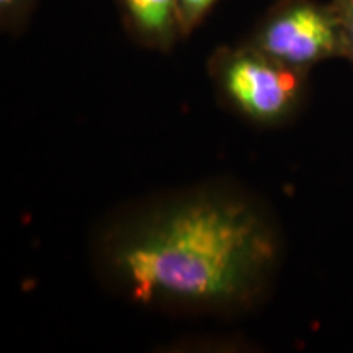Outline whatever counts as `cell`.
<instances>
[{
  "label": "cell",
  "instance_id": "cell-1",
  "mask_svg": "<svg viewBox=\"0 0 353 353\" xmlns=\"http://www.w3.org/2000/svg\"><path fill=\"white\" fill-rule=\"evenodd\" d=\"M276 255L275 231L255 203L216 190L159 205L107 245L110 272L131 299L203 311L254 301Z\"/></svg>",
  "mask_w": 353,
  "mask_h": 353
},
{
  "label": "cell",
  "instance_id": "cell-2",
  "mask_svg": "<svg viewBox=\"0 0 353 353\" xmlns=\"http://www.w3.org/2000/svg\"><path fill=\"white\" fill-rule=\"evenodd\" d=\"M208 68L228 107L257 125H280L303 100L307 72L278 63L249 43L216 50Z\"/></svg>",
  "mask_w": 353,
  "mask_h": 353
},
{
  "label": "cell",
  "instance_id": "cell-3",
  "mask_svg": "<svg viewBox=\"0 0 353 353\" xmlns=\"http://www.w3.org/2000/svg\"><path fill=\"white\" fill-rule=\"evenodd\" d=\"M247 43L303 72L335 57L347 59L342 21L330 2L278 0Z\"/></svg>",
  "mask_w": 353,
  "mask_h": 353
},
{
  "label": "cell",
  "instance_id": "cell-4",
  "mask_svg": "<svg viewBox=\"0 0 353 353\" xmlns=\"http://www.w3.org/2000/svg\"><path fill=\"white\" fill-rule=\"evenodd\" d=\"M123 21L145 48L169 51L182 37L176 0H118Z\"/></svg>",
  "mask_w": 353,
  "mask_h": 353
},
{
  "label": "cell",
  "instance_id": "cell-5",
  "mask_svg": "<svg viewBox=\"0 0 353 353\" xmlns=\"http://www.w3.org/2000/svg\"><path fill=\"white\" fill-rule=\"evenodd\" d=\"M218 0H176L179 23L182 37H188L206 19Z\"/></svg>",
  "mask_w": 353,
  "mask_h": 353
},
{
  "label": "cell",
  "instance_id": "cell-6",
  "mask_svg": "<svg viewBox=\"0 0 353 353\" xmlns=\"http://www.w3.org/2000/svg\"><path fill=\"white\" fill-rule=\"evenodd\" d=\"M34 0H0V20L3 28H19L32 12Z\"/></svg>",
  "mask_w": 353,
  "mask_h": 353
},
{
  "label": "cell",
  "instance_id": "cell-7",
  "mask_svg": "<svg viewBox=\"0 0 353 353\" xmlns=\"http://www.w3.org/2000/svg\"><path fill=\"white\" fill-rule=\"evenodd\" d=\"M342 21L347 43V59L353 63V0H330Z\"/></svg>",
  "mask_w": 353,
  "mask_h": 353
}]
</instances>
